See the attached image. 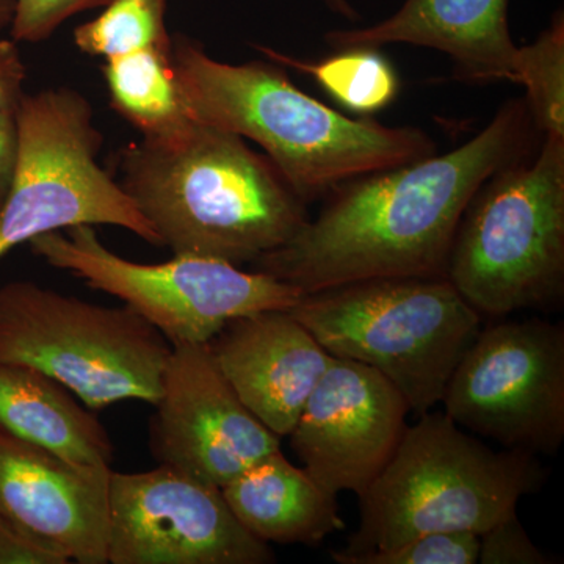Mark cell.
Wrapping results in <instances>:
<instances>
[{
    "instance_id": "6da1fadb",
    "label": "cell",
    "mask_w": 564,
    "mask_h": 564,
    "mask_svg": "<svg viewBox=\"0 0 564 564\" xmlns=\"http://www.w3.org/2000/svg\"><path fill=\"white\" fill-rule=\"evenodd\" d=\"M525 99H511L462 147L334 188L314 220L252 265L307 295L380 278H447L467 204L492 173L532 154Z\"/></svg>"
},
{
    "instance_id": "7a4b0ae2",
    "label": "cell",
    "mask_w": 564,
    "mask_h": 564,
    "mask_svg": "<svg viewBox=\"0 0 564 564\" xmlns=\"http://www.w3.org/2000/svg\"><path fill=\"white\" fill-rule=\"evenodd\" d=\"M120 169L121 187L174 256L252 265L310 220L307 204L265 154L196 120L129 144Z\"/></svg>"
},
{
    "instance_id": "3957f363",
    "label": "cell",
    "mask_w": 564,
    "mask_h": 564,
    "mask_svg": "<svg viewBox=\"0 0 564 564\" xmlns=\"http://www.w3.org/2000/svg\"><path fill=\"white\" fill-rule=\"evenodd\" d=\"M172 58L193 120L254 141L306 204L436 152L422 129L347 117L306 95L278 63L220 62L184 35L173 36Z\"/></svg>"
},
{
    "instance_id": "277c9868",
    "label": "cell",
    "mask_w": 564,
    "mask_h": 564,
    "mask_svg": "<svg viewBox=\"0 0 564 564\" xmlns=\"http://www.w3.org/2000/svg\"><path fill=\"white\" fill-rule=\"evenodd\" d=\"M391 462L364 492L361 522L333 562L395 547L434 532L484 534L518 513V503L543 485L533 454L494 451L447 414L419 415Z\"/></svg>"
},
{
    "instance_id": "5b68a950",
    "label": "cell",
    "mask_w": 564,
    "mask_h": 564,
    "mask_svg": "<svg viewBox=\"0 0 564 564\" xmlns=\"http://www.w3.org/2000/svg\"><path fill=\"white\" fill-rule=\"evenodd\" d=\"M447 280L481 317L558 306L564 295V137L492 173L456 229Z\"/></svg>"
},
{
    "instance_id": "8992f818",
    "label": "cell",
    "mask_w": 564,
    "mask_h": 564,
    "mask_svg": "<svg viewBox=\"0 0 564 564\" xmlns=\"http://www.w3.org/2000/svg\"><path fill=\"white\" fill-rule=\"evenodd\" d=\"M291 313L336 358L383 375L413 413L441 404L484 317L447 278H380L303 295Z\"/></svg>"
},
{
    "instance_id": "52a82bcc",
    "label": "cell",
    "mask_w": 564,
    "mask_h": 564,
    "mask_svg": "<svg viewBox=\"0 0 564 564\" xmlns=\"http://www.w3.org/2000/svg\"><path fill=\"white\" fill-rule=\"evenodd\" d=\"M173 345L131 307L11 281L0 288V359L54 378L91 411L159 403Z\"/></svg>"
},
{
    "instance_id": "ba28073f",
    "label": "cell",
    "mask_w": 564,
    "mask_h": 564,
    "mask_svg": "<svg viewBox=\"0 0 564 564\" xmlns=\"http://www.w3.org/2000/svg\"><path fill=\"white\" fill-rule=\"evenodd\" d=\"M17 124V173L0 210V261L41 234L82 225L120 226L161 247L131 196L99 165L102 135L82 93H24Z\"/></svg>"
},
{
    "instance_id": "9c48e42d",
    "label": "cell",
    "mask_w": 564,
    "mask_h": 564,
    "mask_svg": "<svg viewBox=\"0 0 564 564\" xmlns=\"http://www.w3.org/2000/svg\"><path fill=\"white\" fill-rule=\"evenodd\" d=\"M33 254L80 278L85 284L117 296L166 337L172 345L207 344L243 315L289 311L304 293L272 274L220 259L174 256L162 263H139L115 254L93 226L68 234L47 232L32 239Z\"/></svg>"
},
{
    "instance_id": "30bf717a",
    "label": "cell",
    "mask_w": 564,
    "mask_h": 564,
    "mask_svg": "<svg viewBox=\"0 0 564 564\" xmlns=\"http://www.w3.org/2000/svg\"><path fill=\"white\" fill-rule=\"evenodd\" d=\"M441 404L475 436L510 451L555 454L564 440V326L525 318L481 328Z\"/></svg>"
},
{
    "instance_id": "8fae6325",
    "label": "cell",
    "mask_w": 564,
    "mask_h": 564,
    "mask_svg": "<svg viewBox=\"0 0 564 564\" xmlns=\"http://www.w3.org/2000/svg\"><path fill=\"white\" fill-rule=\"evenodd\" d=\"M111 564H269L274 552L234 516L221 488L159 464L109 478Z\"/></svg>"
},
{
    "instance_id": "7c38bea8",
    "label": "cell",
    "mask_w": 564,
    "mask_h": 564,
    "mask_svg": "<svg viewBox=\"0 0 564 564\" xmlns=\"http://www.w3.org/2000/svg\"><path fill=\"white\" fill-rule=\"evenodd\" d=\"M154 408V458L218 488L281 448V437L245 406L223 377L209 343L173 345Z\"/></svg>"
},
{
    "instance_id": "4fadbf2b",
    "label": "cell",
    "mask_w": 564,
    "mask_h": 564,
    "mask_svg": "<svg viewBox=\"0 0 564 564\" xmlns=\"http://www.w3.org/2000/svg\"><path fill=\"white\" fill-rule=\"evenodd\" d=\"M410 413L383 375L333 356L289 436L323 491L362 497L395 454Z\"/></svg>"
},
{
    "instance_id": "5bb4252c",
    "label": "cell",
    "mask_w": 564,
    "mask_h": 564,
    "mask_svg": "<svg viewBox=\"0 0 564 564\" xmlns=\"http://www.w3.org/2000/svg\"><path fill=\"white\" fill-rule=\"evenodd\" d=\"M110 473L0 429V513L50 538L70 562L109 563Z\"/></svg>"
},
{
    "instance_id": "9a60e30c",
    "label": "cell",
    "mask_w": 564,
    "mask_h": 564,
    "mask_svg": "<svg viewBox=\"0 0 564 564\" xmlns=\"http://www.w3.org/2000/svg\"><path fill=\"white\" fill-rule=\"evenodd\" d=\"M209 348L245 406L280 437L291 434L333 361L291 311L234 318L210 340Z\"/></svg>"
},
{
    "instance_id": "2e32d148",
    "label": "cell",
    "mask_w": 564,
    "mask_h": 564,
    "mask_svg": "<svg viewBox=\"0 0 564 564\" xmlns=\"http://www.w3.org/2000/svg\"><path fill=\"white\" fill-rule=\"evenodd\" d=\"M510 0H404L402 9L372 28L333 31L334 50L404 43L444 52L456 80L516 82L519 47L508 25Z\"/></svg>"
},
{
    "instance_id": "e0dca14e",
    "label": "cell",
    "mask_w": 564,
    "mask_h": 564,
    "mask_svg": "<svg viewBox=\"0 0 564 564\" xmlns=\"http://www.w3.org/2000/svg\"><path fill=\"white\" fill-rule=\"evenodd\" d=\"M221 494L237 521L267 544L317 545L345 529L337 497L293 466L281 448L221 486Z\"/></svg>"
},
{
    "instance_id": "ac0fdd59",
    "label": "cell",
    "mask_w": 564,
    "mask_h": 564,
    "mask_svg": "<svg viewBox=\"0 0 564 564\" xmlns=\"http://www.w3.org/2000/svg\"><path fill=\"white\" fill-rule=\"evenodd\" d=\"M0 429L68 462L110 467L115 448L90 408L46 373L0 359Z\"/></svg>"
},
{
    "instance_id": "d6986e66",
    "label": "cell",
    "mask_w": 564,
    "mask_h": 564,
    "mask_svg": "<svg viewBox=\"0 0 564 564\" xmlns=\"http://www.w3.org/2000/svg\"><path fill=\"white\" fill-rule=\"evenodd\" d=\"M102 76L111 109L143 139L170 135L193 120L177 85L172 50L150 47L106 58Z\"/></svg>"
},
{
    "instance_id": "ffe728a7",
    "label": "cell",
    "mask_w": 564,
    "mask_h": 564,
    "mask_svg": "<svg viewBox=\"0 0 564 564\" xmlns=\"http://www.w3.org/2000/svg\"><path fill=\"white\" fill-rule=\"evenodd\" d=\"M254 50L270 62L313 77L333 101L359 117L378 113L399 96V74L380 47H344L321 62L300 61L261 44H254Z\"/></svg>"
},
{
    "instance_id": "44dd1931",
    "label": "cell",
    "mask_w": 564,
    "mask_h": 564,
    "mask_svg": "<svg viewBox=\"0 0 564 564\" xmlns=\"http://www.w3.org/2000/svg\"><path fill=\"white\" fill-rule=\"evenodd\" d=\"M169 0H109L102 13L74 31L77 50L104 61L129 52L172 50L166 29Z\"/></svg>"
},
{
    "instance_id": "7402d4cb",
    "label": "cell",
    "mask_w": 564,
    "mask_h": 564,
    "mask_svg": "<svg viewBox=\"0 0 564 564\" xmlns=\"http://www.w3.org/2000/svg\"><path fill=\"white\" fill-rule=\"evenodd\" d=\"M525 88V102L540 133L564 137V18L555 14L551 28L534 43L519 47L516 82Z\"/></svg>"
},
{
    "instance_id": "603a6c76",
    "label": "cell",
    "mask_w": 564,
    "mask_h": 564,
    "mask_svg": "<svg viewBox=\"0 0 564 564\" xmlns=\"http://www.w3.org/2000/svg\"><path fill=\"white\" fill-rule=\"evenodd\" d=\"M478 551V534L423 533L397 544L395 547L358 556L351 564H477Z\"/></svg>"
},
{
    "instance_id": "cb8c5ba5",
    "label": "cell",
    "mask_w": 564,
    "mask_h": 564,
    "mask_svg": "<svg viewBox=\"0 0 564 564\" xmlns=\"http://www.w3.org/2000/svg\"><path fill=\"white\" fill-rule=\"evenodd\" d=\"M109 0H14L11 40L17 43H43L58 28L82 11L102 9Z\"/></svg>"
},
{
    "instance_id": "d4e9b609",
    "label": "cell",
    "mask_w": 564,
    "mask_h": 564,
    "mask_svg": "<svg viewBox=\"0 0 564 564\" xmlns=\"http://www.w3.org/2000/svg\"><path fill=\"white\" fill-rule=\"evenodd\" d=\"M480 564H551L556 560L534 545L518 513L508 516L480 534Z\"/></svg>"
},
{
    "instance_id": "484cf974",
    "label": "cell",
    "mask_w": 564,
    "mask_h": 564,
    "mask_svg": "<svg viewBox=\"0 0 564 564\" xmlns=\"http://www.w3.org/2000/svg\"><path fill=\"white\" fill-rule=\"evenodd\" d=\"M68 554L50 538L0 513V564H68Z\"/></svg>"
},
{
    "instance_id": "4316f807",
    "label": "cell",
    "mask_w": 564,
    "mask_h": 564,
    "mask_svg": "<svg viewBox=\"0 0 564 564\" xmlns=\"http://www.w3.org/2000/svg\"><path fill=\"white\" fill-rule=\"evenodd\" d=\"M24 80L25 65L17 41L0 39V113L18 109Z\"/></svg>"
},
{
    "instance_id": "83f0119b",
    "label": "cell",
    "mask_w": 564,
    "mask_h": 564,
    "mask_svg": "<svg viewBox=\"0 0 564 564\" xmlns=\"http://www.w3.org/2000/svg\"><path fill=\"white\" fill-rule=\"evenodd\" d=\"M18 163L17 110L0 113V210L9 198Z\"/></svg>"
},
{
    "instance_id": "f1b7e54d",
    "label": "cell",
    "mask_w": 564,
    "mask_h": 564,
    "mask_svg": "<svg viewBox=\"0 0 564 564\" xmlns=\"http://www.w3.org/2000/svg\"><path fill=\"white\" fill-rule=\"evenodd\" d=\"M326 6L329 7V10H333L334 13L339 14V17L345 18L348 21H358L359 14L358 11L352 9L348 0H323Z\"/></svg>"
},
{
    "instance_id": "f546056e",
    "label": "cell",
    "mask_w": 564,
    "mask_h": 564,
    "mask_svg": "<svg viewBox=\"0 0 564 564\" xmlns=\"http://www.w3.org/2000/svg\"><path fill=\"white\" fill-rule=\"evenodd\" d=\"M14 14V0H0V35L10 29Z\"/></svg>"
}]
</instances>
